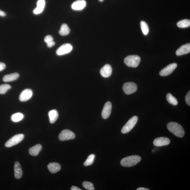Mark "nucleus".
I'll use <instances>...</instances> for the list:
<instances>
[{
	"mask_svg": "<svg viewBox=\"0 0 190 190\" xmlns=\"http://www.w3.org/2000/svg\"><path fill=\"white\" fill-rule=\"evenodd\" d=\"M168 130L177 137H182L185 135V131L182 126L177 123L170 122L167 125Z\"/></svg>",
	"mask_w": 190,
	"mask_h": 190,
	"instance_id": "f257e3e1",
	"label": "nucleus"
},
{
	"mask_svg": "<svg viewBox=\"0 0 190 190\" xmlns=\"http://www.w3.org/2000/svg\"><path fill=\"white\" fill-rule=\"evenodd\" d=\"M141 161V157L137 155L131 156L124 158L121 160V165L125 167H131L135 166Z\"/></svg>",
	"mask_w": 190,
	"mask_h": 190,
	"instance_id": "f03ea898",
	"label": "nucleus"
},
{
	"mask_svg": "<svg viewBox=\"0 0 190 190\" xmlns=\"http://www.w3.org/2000/svg\"><path fill=\"white\" fill-rule=\"evenodd\" d=\"M141 61L140 57L137 55L128 56L124 59L125 63L128 67L133 68L138 66Z\"/></svg>",
	"mask_w": 190,
	"mask_h": 190,
	"instance_id": "7ed1b4c3",
	"label": "nucleus"
},
{
	"mask_svg": "<svg viewBox=\"0 0 190 190\" xmlns=\"http://www.w3.org/2000/svg\"><path fill=\"white\" fill-rule=\"evenodd\" d=\"M138 120V118L136 116L133 117L123 127L121 132L123 134H126L129 132L136 125Z\"/></svg>",
	"mask_w": 190,
	"mask_h": 190,
	"instance_id": "20e7f679",
	"label": "nucleus"
},
{
	"mask_svg": "<svg viewBox=\"0 0 190 190\" xmlns=\"http://www.w3.org/2000/svg\"><path fill=\"white\" fill-rule=\"evenodd\" d=\"M24 138V134H19L14 136L9 139L6 142L5 145L6 147L10 148L13 146L17 145Z\"/></svg>",
	"mask_w": 190,
	"mask_h": 190,
	"instance_id": "39448f33",
	"label": "nucleus"
},
{
	"mask_svg": "<svg viewBox=\"0 0 190 190\" xmlns=\"http://www.w3.org/2000/svg\"><path fill=\"white\" fill-rule=\"evenodd\" d=\"M123 90L127 95H130L136 91L137 86L134 82H127L123 84Z\"/></svg>",
	"mask_w": 190,
	"mask_h": 190,
	"instance_id": "423d86ee",
	"label": "nucleus"
},
{
	"mask_svg": "<svg viewBox=\"0 0 190 190\" xmlns=\"http://www.w3.org/2000/svg\"><path fill=\"white\" fill-rule=\"evenodd\" d=\"M75 134L70 130L66 129L63 130L59 134V138L61 141H65L74 139Z\"/></svg>",
	"mask_w": 190,
	"mask_h": 190,
	"instance_id": "0eeeda50",
	"label": "nucleus"
},
{
	"mask_svg": "<svg viewBox=\"0 0 190 190\" xmlns=\"http://www.w3.org/2000/svg\"><path fill=\"white\" fill-rule=\"evenodd\" d=\"M73 48L72 45L69 43L62 45L57 50L56 54L58 56H61L70 53L72 51Z\"/></svg>",
	"mask_w": 190,
	"mask_h": 190,
	"instance_id": "6e6552de",
	"label": "nucleus"
},
{
	"mask_svg": "<svg viewBox=\"0 0 190 190\" xmlns=\"http://www.w3.org/2000/svg\"><path fill=\"white\" fill-rule=\"evenodd\" d=\"M177 67V63H171L162 69L160 72V74L161 76H167V75L171 74Z\"/></svg>",
	"mask_w": 190,
	"mask_h": 190,
	"instance_id": "1a4fd4ad",
	"label": "nucleus"
},
{
	"mask_svg": "<svg viewBox=\"0 0 190 190\" xmlns=\"http://www.w3.org/2000/svg\"><path fill=\"white\" fill-rule=\"evenodd\" d=\"M33 95V91L31 89H26L20 93L19 96V100L22 102L27 101L30 99Z\"/></svg>",
	"mask_w": 190,
	"mask_h": 190,
	"instance_id": "9d476101",
	"label": "nucleus"
},
{
	"mask_svg": "<svg viewBox=\"0 0 190 190\" xmlns=\"http://www.w3.org/2000/svg\"><path fill=\"white\" fill-rule=\"evenodd\" d=\"M170 143V139L165 137H159L156 138L153 142L154 145L159 147L168 145Z\"/></svg>",
	"mask_w": 190,
	"mask_h": 190,
	"instance_id": "9b49d317",
	"label": "nucleus"
},
{
	"mask_svg": "<svg viewBox=\"0 0 190 190\" xmlns=\"http://www.w3.org/2000/svg\"><path fill=\"white\" fill-rule=\"evenodd\" d=\"M112 105L110 102H108L105 104L102 109V115L104 119L108 118L111 113Z\"/></svg>",
	"mask_w": 190,
	"mask_h": 190,
	"instance_id": "f8f14e48",
	"label": "nucleus"
},
{
	"mask_svg": "<svg viewBox=\"0 0 190 190\" xmlns=\"http://www.w3.org/2000/svg\"><path fill=\"white\" fill-rule=\"evenodd\" d=\"M86 5L85 0H77L72 4L71 8L74 10H81L85 8Z\"/></svg>",
	"mask_w": 190,
	"mask_h": 190,
	"instance_id": "ddd939ff",
	"label": "nucleus"
},
{
	"mask_svg": "<svg viewBox=\"0 0 190 190\" xmlns=\"http://www.w3.org/2000/svg\"><path fill=\"white\" fill-rule=\"evenodd\" d=\"M113 69L111 65L106 64L102 67L100 71V74L104 77H108L111 76Z\"/></svg>",
	"mask_w": 190,
	"mask_h": 190,
	"instance_id": "4468645a",
	"label": "nucleus"
},
{
	"mask_svg": "<svg viewBox=\"0 0 190 190\" xmlns=\"http://www.w3.org/2000/svg\"><path fill=\"white\" fill-rule=\"evenodd\" d=\"M190 52V43L182 45L176 51V54L177 56H181L182 55L189 53Z\"/></svg>",
	"mask_w": 190,
	"mask_h": 190,
	"instance_id": "2eb2a0df",
	"label": "nucleus"
},
{
	"mask_svg": "<svg viewBox=\"0 0 190 190\" xmlns=\"http://www.w3.org/2000/svg\"><path fill=\"white\" fill-rule=\"evenodd\" d=\"M45 0H38L37 3V7L34 9L33 13L35 15H38L42 13L45 7Z\"/></svg>",
	"mask_w": 190,
	"mask_h": 190,
	"instance_id": "dca6fc26",
	"label": "nucleus"
},
{
	"mask_svg": "<svg viewBox=\"0 0 190 190\" xmlns=\"http://www.w3.org/2000/svg\"><path fill=\"white\" fill-rule=\"evenodd\" d=\"M48 168L52 173H56L60 170V165L56 162L50 163L48 165Z\"/></svg>",
	"mask_w": 190,
	"mask_h": 190,
	"instance_id": "f3484780",
	"label": "nucleus"
},
{
	"mask_svg": "<svg viewBox=\"0 0 190 190\" xmlns=\"http://www.w3.org/2000/svg\"><path fill=\"white\" fill-rule=\"evenodd\" d=\"M15 177L17 179L21 178L23 175V172L21 166L18 162H15L14 166Z\"/></svg>",
	"mask_w": 190,
	"mask_h": 190,
	"instance_id": "a211bd4d",
	"label": "nucleus"
},
{
	"mask_svg": "<svg viewBox=\"0 0 190 190\" xmlns=\"http://www.w3.org/2000/svg\"><path fill=\"white\" fill-rule=\"evenodd\" d=\"M19 74L18 73H15L12 74L5 75L3 78L5 82H9L16 81L19 77Z\"/></svg>",
	"mask_w": 190,
	"mask_h": 190,
	"instance_id": "6ab92c4d",
	"label": "nucleus"
},
{
	"mask_svg": "<svg viewBox=\"0 0 190 190\" xmlns=\"http://www.w3.org/2000/svg\"><path fill=\"white\" fill-rule=\"evenodd\" d=\"M42 149V146L40 144H38L30 149L29 152L30 154L33 156H36Z\"/></svg>",
	"mask_w": 190,
	"mask_h": 190,
	"instance_id": "aec40b11",
	"label": "nucleus"
},
{
	"mask_svg": "<svg viewBox=\"0 0 190 190\" xmlns=\"http://www.w3.org/2000/svg\"><path fill=\"white\" fill-rule=\"evenodd\" d=\"M48 116L50 123H54L58 118V112L56 109L52 110L49 112Z\"/></svg>",
	"mask_w": 190,
	"mask_h": 190,
	"instance_id": "412c9836",
	"label": "nucleus"
},
{
	"mask_svg": "<svg viewBox=\"0 0 190 190\" xmlns=\"http://www.w3.org/2000/svg\"><path fill=\"white\" fill-rule=\"evenodd\" d=\"M70 30L67 24H63L62 25L59 33L61 36H66L70 34Z\"/></svg>",
	"mask_w": 190,
	"mask_h": 190,
	"instance_id": "4be33fe9",
	"label": "nucleus"
},
{
	"mask_svg": "<svg viewBox=\"0 0 190 190\" xmlns=\"http://www.w3.org/2000/svg\"><path fill=\"white\" fill-rule=\"evenodd\" d=\"M23 114L21 113H17L11 116V120L14 122H18L22 120L24 118Z\"/></svg>",
	"mask_w": 190,
	"mask_h": 190,
	"instance_id": "5701e85b",
	"label": "nucleus"
},
{
	"mask_svg": "<svg viewBox=\"0 0 190 190\" xmlns=\"http://www.w3.org/2000/svg\"><path fill=\"white\" fill-rule=\"evenodd\" d=\"M177 26L180 28H184L189 27L190 26V20H183L178 22Z\"/></svg>",
	"mask_w": 190,
	"mask_h": 190,
	"instance_id": "b1692460",
	"label": "nucleus"
},
{
	"mask_svg": "<svg viewBox=\"0 0 190 190\" xmlns=\"http://www.w3.org/2000/svg\"><path fill=\"white\" fill-rule=\"evenodd\" d=\"M166 98L168 102L170 104L175 105V106L178 104L177 100L171 93H169L167 95Z\"/></svg>",
	"mask_w": 190,
	"mask_h": 190,
	"instance_id": "393cba45",
	"label": "nucleus"
},
{
	"mask_svg": "<svg viewBox=\"0 0 190 190\" xmlns=\"http://www.w3.org/2000/svg\"><path fill=\"white\" fill-rule=\"evenodd\" d=\"M141 27L144 35H147L149 31V27L145 21H142L141 22Z\"/></svg>",
	"mask_w": 190,
	"mask_h": 190,
	"instance_id": "a878e982",
	"label": "nucleus"
},
{
	"mask_svg": "<svg viewBox=\"0 0 190 190\" xmlns=\"http://www.w3.org/2000/svg\"><path fill=\"white\" fill-rule=\"evenodd\" d=\"M95 157V155L94 154H91L89 156L88 159L84 162V166H90L93 163Z\"/></svg>",
	"mask_w": 190,
	"mask_h": 190,
	"instance_id": "bb28decb",
	"label": "nucleus"
},
{
	"mask_svg": "<svg viewBox=\"0 0 190 190\" xmlns=\"http://www.w3.org/2000/svg\"><path fill=\"white\" fill-rule=\"evenodd\" d=\"M11 86L9 84H5L0 85V94L3 95L10 90Z\"/></svg>",
	"mask_w": 190,
	"mask_h": 190,
	"instance_id": "cd10ccee",
	"label": "nucleus"
},
{
	"mask_svg": "<svg viewBox=\"0 0 190 190\" xmlns=\"http://www.w3.org/2000/svg\"><path fill=\"white\" fill-rule=\"evenodd\" d=\"M82 186L84 188L88 190H94L95 188L93 187L92 183L88 181H84L82 183Z\"/></svg>",
	"mask_w": 190,
	"mask_h": 190,
	"instance_id": "c85d7f7f",
	"label": "nucleus"
},
{
	"mask_svg": "<svg viewBox=\"0 0 190 190\" xmlns=\"http://www.w3.org/2000/svg\"><path fill=\"white\" fill-rule=\"evenodd\" d=\"M44 41L47 44L48 43L51 42L52 41H53V38L51 35H47L45 37L44 39Z\"/></svg>",
	"mask_w": 190,
	"mask_h": 190,
	"instance_id": "c756f323",
	"label": "nucleus"
},
{
	"mask_svg": "<svg viewBox=\"0 0 190 190\" xmlns=\"http://www.w3.org/2000/svg\"><path fill=\"white\" fill-rule=\"evenodd\" d=\"M185 100L186 103L189 106H190V91L187 93V94L185 97Z\"/></svg>",
	"mask_w": 190,
	"mask_h": 190,
	"instance_id": "7c9ffc66",
	"label": "nucleus"
},
{
	"mask_svg": "<svg viewBox=\"0 0 190 190\" xmlns=\"http://www.w3.org/2000/svg\"><path fill=\"white\" fill-rule=\"evenodd\" d=\"M6 67L5 64L4 63H0V72L3 70Z\"/></svg>",
	"mask_w": 190,
	"mask_h": 190,
	"instance_id": "2f4dec72",
	"label": "nucleus"
},
{
	"mask_svg": "<svg viewBox=\"0 0 190 190\" xmlns=\"http://www.w3.org/2000/svg\"><path fill=\"white\" fill-rule=\"evenodd\" d=\"M47 45L48 47L51 48L55 45V42L54 41H52V42L47 43Z\"/></svg>",
	"mask_w": 190,
	"mask_h": 190,
	"instance_id": "473e14b6",
	"label": "nucleus"
},
{
	"mask_svg": "<svg viewBox=\"0 0 190 190\" xmlns=\"http://www.w3.org/2000/svg\"><path fill=\"white\" fill-rule=\"evenodd\" d=\"M6 14L4 11L0 10V16L5 17V16Z\"/></svg>",
	"mask_w": 190,
	"mask_h": 190,
	"instance_id": "72a5a7b5",
	"label": "nucleus"
},
{
	"mask_svg": "<svg viewBox=\"0 0 190 190\" xmlns=\"http://www.w3.org/2000/svg\"><path fill=\"white\" fill-rule=\"evenodd\" d=\"M71 190H81V189L79 188L78 187H77L76 186H72L71 188Z\"/></svg>",
	"mask_w": 190,
	"mask_h": 190,
	"instance_id": "f704fd0d",
	"label": "nucleus"
},
{
	"mask_svg": "<svg viewBox=\"0 0 190 190\" xmlns=\"http://www.w3.org/2000/svg\"><path fill=\"white\" fill-rule=\"evenodd\" d=\"M150 189L147 188H145L144 187H140L139 188H137V190H149Z\"/></svg>",
	"mask_w": 190,
	"mask_h": 190,
	"instance_id": "c9c22d12",
	"label": "nucleus"
},
{
	"mask_svg": "<svg viewBox=\"0 0 190 190\" xmlns=\"http://www.w3.org/2000/svg\"><path fill=\"white\" fill-rule=\"evenodd\" d=\"M99 1L100 2H102L104 0H99Z\"/></svg>",
	"mask_w": 190,
	"mask_h": 190,
	"instance_id": "e433bc0d",
	"label": "nucleus"
}]
</instances>
